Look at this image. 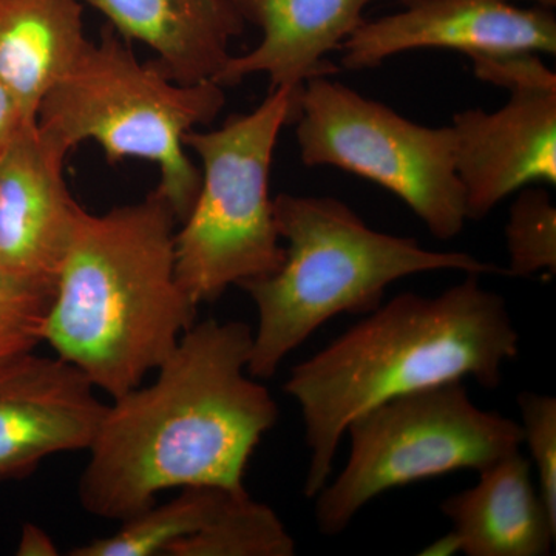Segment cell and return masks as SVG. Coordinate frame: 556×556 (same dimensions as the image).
Listing matches in <instances>:
<instances>
[{"label":"cell","instance_id":"cell-1","mask_svg":"<svg viewBox=\"0 0 556 556\" xmlns=\"http://www.w3.org/2000/svg\"><path fill=\"white\" fill-rule=\"evenodd\" d=\"M252 339L243 321H195L152 383L113 399L78 482L87 514L124 521L167 490H247L249 459L278 419L276 399L248 371Z\"/></svg>","mask_w":556,"mask_h":556},{"label":"cell","instance_id":"cell-2","mask_svg":"<svg viewBox=\"0 0 556 556\" xmlns=\"http://www.w3.org/2000/svg\"><path fill=\"white\" fill-rule=\"evenodd\" d=\"M479 277L467 274L437 298L399 294L291 369L283 391L305 426L306 497L327 484L348 424L367 409L453 380L500 386L519 334L506 300Z\"/></svg>","mask_w":556,"mask_h":556},{"label":"cell","instance_id":"cell-3","mask_svg":"<svg viewBox=\"0 0 556 556\" xmlns=\"http://www.w3.org/2000/svg\"><path fill=\"white\" fill-rule=\"evenodd\" d=\"M177 225L159 189L76 218L43 343L112 399L141 386L195 324L199 305L175 269Z\"/></svg>","mask_w":556,"mask_h":556},{"label":"cell","instance_id":"cell-4","mask_svg":"<svg viewBox=\"0 0 556 556\" xmlns=\"http://www.w3.org/2000/svg\"><path fill=\"white\" fill-rule=\"evenodd\" d=\"M273 203L278 236L287 241L283 263L239 285L258 313L248 365L258 380L273 378L288 354L331 318L378 309L401 278L431 270L504 273L466 252L430 251L415 239L379 232L331 197L280 193Z\"/></svg>","mask_w":556,"mask_h":556},{"label":"cell","instance_id":"cell-5","mask_svg":"<svg viewBox=\"0 0 556 556\" xmlns=\"http://www.w3.org/2000/svg\"><path fill=\"white\" fill-rule=\"evenodd\" d=\"M225 104V87L214 80L177 83L159 61H139L130 40L108 24L40 102L36 131L64 156L84 141H94L110 164L126 159L156 164V189L181 225L201 186L185 137L208 126Z\"/></svg>","mask_w":556,"mask_h":556},{"label":"cell","instance_id":"cell-6","mask_svg":"<svg viewBox=\"0 0 556 556\" xmlns=\"http://www.w3.org/2000/svg\"><path fill=\"white\" fill-rule=\"evenodd\" d=\"M302 91L270 90L251 113L185 137L186 149L201 160V186L175 232V269L195 305L215 302L226 289L251 278L269 276L283 263L269 197L270 166L278 135L298 119Z\"/></svg>","mask_w":556,"mask_h":556},{"label":"cell","instance_id":"cell-7","mask_svg":"<svg viewBox=\"0 0 556 556\" xmlns=\"http://www.w3.org/2000/svg\"><path fill=\"white\" fill-rule=\"evenodd\" d=\"M350 456L317 493L318 532L336 536L388 490L457 470L479 471L522 445L519 422L477 407L463 380L382 402L348 424Z\"/></svg>","mask_w":556,"mask_h":556},{"label":"cell","instance_id":"cell-8","mask_svg":"<svg viewBox=\"0 0 556 556\" xmlns=\"http://www.w3.org/2000/svg\"><path fill=\"white\" fill-rule=\"evenodd\" d=\"M295 135L309 167L331 166L393 192L439 240L467 222L452 127H427L332 76L309 79L300 97Z\"/></svg>","mask_w":556,"mask_h":556},{"label":"cell","instance_id":"cell-9","mask_svg":"<svg viewBox=\"0 0 556 556\" xmlns=\"http://www.w3.org/2000/svg\"><path fill=\"white\" fill-rule=\"evenodd\" d=\"M404 10L365 21L340 47L348 70L379 67L419 49H450L468 58L556 53V17L546 7L510 0H401Z\"/></svg>","mask_w":556,"mask_h":556},{"label":"cell","instance_id":"cell-10","mask_svg":"<svg viewBox=\"0 0 556 556\" xmlns=\"http://www.w3.org/2000/svg\"><path fill=\"white\" fill-rule=\"evenodd\" d=\"M64 358L36 351L0 367V482L30 477L43 459L89 450L108 404Z\"/></svg>","mask_w":556,"mask_h":556},{"label":"cell","instance_id":"cell-11","mask_svg":"<svg viewBox=\"0 0 556 556\" xmlns=\"http://www.w3.org/2000/svg\"><path fill=\"white\" fill-rule=\"evenodd\" d=\"M450 127L468 219L527 186L556 185V87L510 90L503 109L464 110Z\"/></svg>","mask_w":556,"mask_h":556},{"label":"cell","instance_id":"cell-12","mask_svg":"<svg viewBox=\"0 0 556 556\" xmlns=\"http://www.w3.org/2000/svg\"><path fill=\"white\" fill-rule=\"evenodd\" d=\"M65 160L36 126L0 160V268L39 287L54 288L83 208L65 182Z\"/></svg>","mask_w":556,"mask_h":556},{"label":"cell","instance_id":"cell-13","mask_svg":"<svg viewBox=\"0 0 556 556\" xmlns=\"http://www.w3.org/2000/svg\"><path fill=\"white\" fill-rule=\"evenodd\" d=\"M378 2L383 0H233L243 21L262 30V40L243 56H230L217 84L236 86L265 73L270 90L300 93L309 79L338 75L328 54L340 50Z\"/></svg>","mask_w":556,"mask_h":556},{"label":"cell","instance_id":"cell-14","mask_svg":"<svg viewBox=\"0 0 556 556\" xmlns=\"http://www.w3.org/2000/svg\"><path fill=\"white\" fill-rule=\"evenodd\" d=\"M108 17L127 40H139L172 79L214 80L230 60V43L247 22L233 0H80Z\"/></svg>","mask_w":556,"mask_h":556},{"label":"cell","instance_id":"cell-15","mask_svg":"<svg viewBox=\"0 0 556 556\" xmlns=\"http://www.w3.org/2000/svg\"><path fill=\"white\" fill-rule=\"evenodd\" d=\"M470 489L441 504L468 556H547L556 538V517L533 484L532 464L521 452L478 471Z\"/></svg>","mask_w":556,"mask_h":556},{"label":"cell","instance_id":"cell-16","mask_svg":"<svg viewBox=\"0 0 556 556\" xmlns=\"http://www.w3.org/2000/svg\"><path fill=\"white\" fill-rule=\"evenodd\" d=\"M87 42L80 0H0V80L28 123Z\"/></svg>","mask_w":556,"mask_h":556},{"label":"cell","instance_id":"cell-17","mask_svg":"<svg viewBox=\"0 0 556 556\" xmlns=\"http://www.w3.org/2000/svg\"><path fill=\"white\" fill-rule=\"evenodd\" d=\"M232 490L195 485L179 489L174 500L155 503L141 514L124 519L113 535L97 538L75 547L72 556L166 555L174 544L199 533L218 514Z\"/></svg>","mask_w":556,"mask_h":556},{"label":"cell","instance_id":"cell-18","mask_svg":"<svg viewBox=\"0 0 556 556\" xmlns=\"http://www.w3.org/2000/svg\"><path fill=\"white\" fill-rule=\"evenodd\" d=\"M295 541L280 517L244 492L226 497L203 530L174 544L166 556H292Z\"/></svg>","mask_w":556,"mask_h":556},{"label":"cell","instance_id":"cell-19","mask_svg":"<svg viewBox=\"0 0 556 556\" xmlns=\"http://www.w3.org/2000/svg\"><path fill=\"white\" fill-rule=\"evenodd\" d=\"M506 226L508 265L504 274L527 278L556 270V207L546 189L518 190Z\"/></svg>","mask_w":556,"mask_h":556},{"label":"cell","instance_id":"cell-20","mask_svg":"<svg viewBox=\"0 0 556 556\" xmlns=\"http://www.w3.org/2000/svg\"><path fill=\"white\" fill-rule=\"evenodd\" d=\"M53 291L0 268V367L43 343Z\"/></svg>","mask_w":556,"mask_h":556},{"label":"cell","instance_id":"cell-21","mask_svg":"<svg viewBox=\"0 0 556 556\" xmlns=\"http://www.w3.org/2000/svg\"><path fill=\"white\" fill-rule=\"evenodd\" d=\"M518 407L522 444L529 450L530 464L536 468L538 490L556 517V399L525 391L518 396Z\"/></svg>","mask_w":556,"mask_h":556},{"label":"cell","instance_id":"cell-22","mask_svg":"<svg viewBox=\"0 0 556 556\" xmlns=\"http://www.w3.org/2000/svg\"><path fill=\"white\" fill-rule=\"evenodd\" d=\"M475 75L486 83L517 90L529 87H556V75L536 53L496 54V56H473Z\"/></svg>","mask_w":556,"mask_h":556},{"label":"cell","instance_id":"cell-23","mask_svg":"<svg viewBox=\"0 0 556 556\" xmlns=\"http://www.w3.org/2000/svg\"><path fill=\"white\" fill-rule=\"evenodd\" d=\"M36 124L28 123L17 104L16 98L0 80V160L13 148L17 138Z\"/></svg>","mask_w":556,"mask_h":556},{"label":"cell","instance_id":"cell-24","mask_svg":"<svg viewBox=\"0 0 556 556\" xmlns=\"http://www.w3.org/2000/svg\"><path fill=\"white\" fill-rule=\"evenodd\" d=\"M17 556H56L60 548L54 544L53 538L42 527L27 522L22 527L20 544L16 547Z\"/></svg>","mask_w":556,"mask_h":556},{"label":"cell","instance_id":"cell-25","mask_svg":"<svg viewBox=\"0 0 556 556\" xmlns=\"http://www.w3.org/2000/svg\"><path fill=\"white\" fill-rule=\"evenodd\" d=\"M460 541L459 536L456 535L455 530L445 533L441 538H437L433 543L428 544L419 555L422 556H452L459 554Z\"/></svg>","mask_w":556,"mask_h":556},{"label":"cell","instance_id":"cell-26","mask_svg":"<svg viewBox=\"0 0 556 556\" xmlns=\"http://www.w3.org/2000/svg\"><path fill=\"white\" fill-rule=\"evenodd\" d=\"M530 2L538 3L540 7H546V9H552V7L556 5V0H530Z\"/></svg>","mask_w":556,"mask_h":556}]
</instances>
